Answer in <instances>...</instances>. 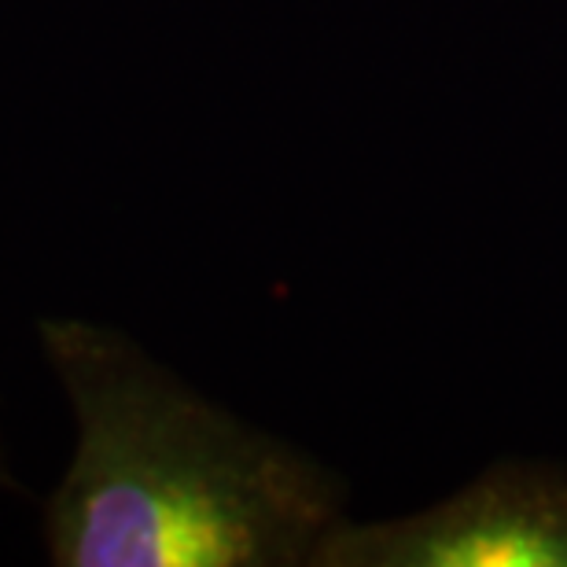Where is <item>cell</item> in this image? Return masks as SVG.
<instances>
[{
    "label": "cell",
    "mask_w": 567,
    "mask_h": 567,
    "mask_svg": "<svg viewBox=\"0 0 567 567\" xmlns=\"http://www.w3.org/2000/svg\"><path fill=\"white\" fill-rule=\"evenodd\" d=\"M313 567H567V472L497 461L413 516L343 519Z\"/></svg>",
    "instance_id": "obj_2"
},
{
    "label": "cell",
    "mask_w": 567,
    "mask_h": 567,
    "mask_svg": "<svg viewBox=\"0 0 567 567\" xmlns=\"http://www.w3.org/2000/svg\"><path fill=\"white\" fill-rule=\"evenodd\" d=\"M0 480H4V461H0Z\"/></svg>",
    "instance_id": "obj_3"
},
{
    "label": "cell",
    "mask_w": 567,
    "mask_h": 567,
    "mask_svg": "<svg viewBox=\"0 0 567 567\" xmlns=\"http://www.w3.org/2000/svg\"><path fill=\"white\" fill-rule=\"evenodd\" d=\"M78 446L44 513L55 567H313L343 524L324 464L244 424L115 328L49 317Z\"/></svg>",
    "instance_id": "obj_1"
}]
</instances>
